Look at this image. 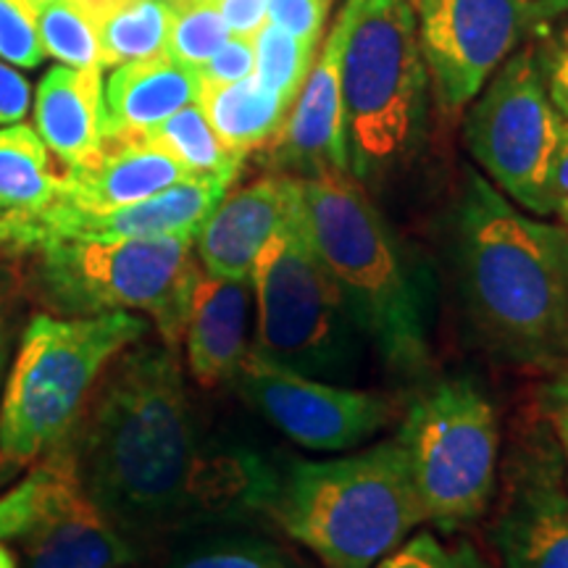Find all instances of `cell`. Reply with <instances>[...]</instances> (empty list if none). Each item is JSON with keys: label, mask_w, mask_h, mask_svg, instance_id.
I'll use <instances>...</instances> for the list:
<instances>
[{"label": "cell", "mask_w": 568, "mask_h": 568, "mask_svg": "<svg viewBox=\"0 0 568 568\" xmlns=\"http://www.w3.org/2000/svg\"><path fill=\"white\" fill-rule=\"evenodd\" d=\"M205 447L176 351L134 343L111 361L71 450L88 495L126 537L190 521Z\"/></svg>", "instance_id": "1"}, {"label": "cell", "mask_w": 568, "mask_h": 568, "mask_svg": "<svg viewBox=\"0 0 568 568\" xmlns=\"http://www.w3.org/2000/svg\"><path fill=\"white\" fill-rule=\"evenodd\" d=\"M458 280L474 326L510 364L568 366L566 226L518 211L468 172L456 209Z\"/></svg>", "instance_id": "2"}, {"label": "cell", "mask_w": 568, "mask_h": 568, "mask_svg": "<svg viewBox=\"0 0 568 568\" xmlns=\"http://www.w3.org/2000/svg\"><path fill=\"white\" fill-rule=\"evenodd\" d=\"M297 211L366 343L395 372H422L429 361L424 295L361 180L339 169L297 176Z\"/></svg>", "instance_id": "3"}, {"label": "cell", "mask_w": 568, "mask_h": 568, "mask_svg": "<svg viewBox=\"0 0 568 568\" xmlns=\"http://www.w3.org/2000/svg\"><path fill=\"white\" fill-rule=\"evenodd\" d=\"M268 516L326 568H374L426 521L397 437L343 458H293Z\"/></svg>", "instance_id": "4"}, {"label": "cell", "mask_w": 568, "mask_h": 568, "mask_svg": "<svg viewBox=\"0 0 568 568\" xmlns=\"http://www.w3.org/2000/svg\"><path fill=\"white\" fill-rule=\"evenodd\" d=\"M145 332V318L130 311L32 316L3 385L0 464L19 468L53 450L80 422L111 361Z\"/></svg>", "instance_id": "5"}, {"label": "cell", "mask_w": 568, "mask_h": 568, "mask_svg": "<svg viewBox=\"0 0 568 568\" xmlns=\"http://www.w3.org/2000/svg\"><path fill=\"white\" fill-rule=\"evenodd\" d=\"M339 55L347 151L355 180H372L406 159L424 119L429 74L414 0H345Z\"/></svg>", "instance_id": "6"}, {"label": "cell", "mask_w": 568, "mask_h": 568, "mask_svg": "<svg viewBox=\"0 0 568 568\" xmlns=\"http://www.w3.org/2000/svg\"><path fill=\"white\" fill-rule=\"evenodd\" d=\"M193 247L195 234L51 243L32 253L34 282L63 316H151L163 345L176 351L201 274Z\"/></svg>", "instance_id": "7"}, {"label": "cell", "mask_w": 568, "mask_h": 568, "mask_svg": "<svg viewBox=\"0 0 568 568\" xmlns=\"http://www.w3.org/2000/svg\"><path fill=\"white\" fill-rule=\"evenodd\" d=\"M251 287V351L314 379L335 385L353 379L366 337L311 245L297 201L282 230L255 258Z\"/></svg>", "instance_id": "8"}, {"label": "cell", "mask_w": 568, "mask_h": 568, "mask_svg": "<svg viewBox=\"0 0 568 568\" xmlns=\"http://www.w3.org/2000/svg\"><path fill=\"white\" fill-rule=\"evenodd\" d=\"M397 443L426 521L458 529L493 500L500 464V422L493 400L468 376H447L408 406Z\"/></svg>", "instance_id": "9"}, {"label": "cell", "mask_w": 568, "mask_h": 568, "mask_svg": "<svg viewBox=\"0 0 568 568\" xmlns=\"http://www.w3.org/2000/svg\"><path fill=\"white\" fill-rule=\"evenodd\" d=\"M471 103L466 142L474 161L518 209L556 213V169L568 122L545 90L535 45L527 42L503 61Z\"/></svg>", "instance_id": "10"}, {"label": "cell", "mask_w": 568, "mask_h": 568, "mask_svg": "<svg viewBox=\"0 0 568 568\" xmlns=\"http://www.w3.org/2000/svg\"><path fill=\"white\" fill-rule=\"evenodd\" d=\"M418 42L445 113L466 109L518 48L568 13V0H414Z\"/></svg>", "instance_id": "11"}, {"label": "cell", "mask_w": 568, "mask_h": 568, "mask_svg": "<svg viewBox=\"0 0 568 568\" xmlns=\"http://www.w3.org/2000/svg\"><path fill=\"white\" fill-rule=\"evenodd\" d=\"M0 542H19L27 568H124L132 560V545L84 489L71 447L0 497Z\"/></svg>", "instance_id": "12"}, {"label": "cell", "mask_w": 568, "mask_h": 568, "mask_svg": "<svg viewBox=\"0 0 568 568\" xmlns=\"http://www.w3.org/2000/svg\"><path fill=\"white\" fill-rule=\"evenodd\" d=\"M232 382L284 437L314 453H343L364 445L400 408V400L389 393L314 379L255 351H247Z\"/></svg>", "instance_id": "13"}, {"label": "cell", "mask_w": 568, "mask_h": 568, "mask_svg": "<svg viewBox=\"0 0 568 568\" xmlns=\"http://www.w3.org/2000/svg\"><path fill=\"white\" fill-rule=\"evenodd\" d=\"M493 539L506 568H568V481L542 414L521 432L503 466Z\"/></svg>", "instance_id": "14"}, {"label": "cell", "mask_w": 568, "mask_h": 568, "mask_svg": "<svg viewBox=\"0 0 568 568\" xmlns=\"http://www.w3.org/2000/svg\"><path fill=\"white\" fill-rule=\"evenodd\" d=\"M232 182L216 176H187L145 201L113 211H77L48 203L32 213L0 219V251L34 253L67 240H132L201 232L205 219L226 195Z\"/></svg>", "instance_id": "15"}, {"label": "cell", "mask_w": 568, "mask_h": 568, "mask_svg": "<svg viewBox=\"0 0 568 568\" xmlns=\"http://www.w3.org/2000/svg\"><path fill=\"white\" fill-rule=\"evenodd\" d=\"M347 17L351 11L345 3L280 132L264 148L276 174L308 176L324 169L351 172L343 84H339V55H343Z\"/></svg>", "instance_id": "16"}, {"label": "cell", "mask_w": 568, "mask_h": 568, "mask_svg": "<svg viewBox=\"0 0 568 568\" xmlns=\"http://www.w3.org/2000/svg\"><path fill=\"white\" fill-rule=\"evenodd\" d=\"M297 201V176L266 174L219 201L195 237L197 264L224 280H251L264 245L282 230Z\"/></svg>", "instance_id": "17"}, {"label": "cell", "mask_w": 568, "mask_h": 568, "mask_svg": "<svg viewBox=\"0 0 568 568\" xmlns=\"http://www.w3.org/2000/svg\"><path fill=\"white\" fill-rule=\"evenodd\" d=\"M182 163L145 138L105 140L101 153L67 169L53 203L77 211H113L187 180Z\"/></svg>", "instance_id": "18"}, {"label": "cell", "mask_w": 568, "mask_h": 568, "mask_svg": "<svg viewBox=\"0 0 568 568\" xmlns=\"http://www.w3.org/2000/svg\"><path fill=\"white\" fill-rule=\"evenodd\" d=\"M251 280L197 274L184 322V353L187 368L201 387L232 382L251 351L247 318H251Z\"/></svg>", "instance_id": "19"}, {"label": "cell", "mask_w": 568, "mask_h": 568, "mask_svg": "<svg viewBox=\"0 0 568 568\" xmlns=\"http://www.w3.org/2000/svg\"><path fill=\"white\" fill-rule=\"evenodd\" d=\"M34 132L67 169L82 166L105 142L103 69L53 67L34 98Z\"/></svg>", "instance_id": "20"}, {"label": "cell", "mask_w": 568, "mask_h": 568, "mask_svg": "<svg viewBox=\"0 0 568 568\" xmlns=\"http://www.w3.org/2000/svg\"><path fill=\"white\" fill-rule=\"evenodd\" d=\"M201 90L197 69L166 53L116 67L105 82V140L142 138L184 105L197 103Z\"/></svg>", "instance_id": "21"}, {"label": "cell", "mask_w": 568, "mask_h": 568, "mask_svg": "<svg viewBox=\"0 0 568 568\" xmlns=\"http://www.w3.org/2000/svg\"><path fill=\"white\" fill-rule=\"evenodd\" d=\"M197 103L219 140L240 159L266 148L293 105L276 92L266 90L255 80V74L232 84L203 88Z\"/></svg>", "instance_id": "22"}, {"label": "cell", "mask_w": 568, "mask_h": 568, "mask_svg": "<svg viewBox=\"0 0 568 568\" xmlns=\"http://www.w3.org/2000/svg\"><path fill=\"white\" fill-rule=\"evenodd\" d=\"M51 151L24 122L0 126V219L45 209L59 195Z\"/></svg>", "instance_id": "23"}, {"label": "cell", "mask_w": 568, "mask_h": 568, "mask_svg": "<svg viewBox=\"0 0 568 568\" xmlns=\"http://www.w3.org/2000/svg\"><path fill=\"white\" fill-rule=\"evenodd\" d=\"M174 13L169 0H116L109 6L95 19L103 69L163 55Z\"/></svg>", "instance_id": "24"}, {"label": "cell", "mask_w": 568, "mask_h": 568, "mask_svg": "<svg viewBox=\"0 0 568 568\" xmlns=\"http://www.w3.org/2000/svg\"><path fill=\"white\" fill-rule=\"evenodd\" d=\"M142 138L155 142L172 159L180 161L190 176H216V180L234 182L245 161L219 140L201 103L184 105L182 111H176L174 116H169L166 122H161Z\"/></svg>", "instance_id": "25"}, {"label": "cell", "mask_w": 568, "mask_h": 568, "mask_svg": "<svg viewBox=\"0 0 568 568\" xmlns=\"http://www.w3.org/2000/svg\"><path fill=\"white\" fill-rule=\"evenodd\" d=\"M38 32L45 55H51L63 67L103 69L95 19L71 0H51L42 6L38 11Z\"/></svg>", "instance_id": "26"}, {"label": "cell", "mask_w": 568, "mask_h": 568, "mask_svg": "<svg viewBox=\"0 0 568 568\" xmlns=\"http://www.w3.org/2000/svg\"><path fill=\"white\" fill-rule=\"evenodd\" d=\"M255 45V80L266 90L282 95L284 101L295 103L305 77H308L318 53V42L295 38V34L266 24L253 38Z\"/></svg>", "instance_id": "27"}, {"label": "cell", "mask_w": 568, "mask_h": 568, "mask_svg": "<svg viewBox=\"0 0 568 568\" xmlns=\"http://www.w3.org/2000/svg\"><path fill=\"white\" fill-rule=\"evenodd\" d=\"M226 40H230V30L216 6L197 0V3L176 9L163 53L182 67L201 69Z\"/></svg>", "instance_id": "28"}, {"label": "cell", "mask_w": 568, "mask_h": 568, "mask_svg": "<svg viewBox=\"0 0 568 568\" xmlns=\"http://www.w3.org/2000/svg\"><path fill=\"white\" fill-rule=\"evenodd\" d=\"M169 568H297L276 545L255 537H224L187 550Z\"/></svg>", "instance_id": "29"}, {"label": "cell", "mask_w": 568, "mask_h": 568, "mask_svg": "<svg viewBox=\"0 0 568 568\" xmlns=\"http://www.w3.org/2000/svg\"><path fill=\"white\" fill-rule=\"evenodd\" d=\"M45 59L38 32V6L30 0H0V61L34 69Z\"/></svg>", "instance_id": "30"}, {"label": "cell", "mask_w": 568, "mask_h": 568, "mask_svg": "<svg viewBox=\"0 0 568 568\" xmlns=\"http://www.w3.org/2000/svg\"><path fill=\"white\" fill-rule=\"evenodd\" d=\"M374 568H489L471 545H447L432 531L406 539Z\"/></svg>", "instance_id": "31"}, {"label": "cell", "mask_w": 568, "mask_h": 568, "mask_svg": "<svg viewBox=\"0 0 568 568\" xmlns=\"http://www.w3.org/2000/svg\"><path fill=\"white\" fill-rule=\"evenodd\" d=\"M537 55L539 74L548 90L552 105L568 122V13L552 21L531 40Z\"/></svg>", "instance_id": "32"}, {"label": "cell", "mask_w": 568, "mask_h": 568, "mask_svg": "<svg viewBox=\"0 0 568 568\" xmlns=\"http://www.w3.org/2000/svg\"><path fill=\"white\" fill-rule=\"evenodd\" d=\"M332 6L335 0H268V24L301 40L318 42Z\"/></svg>", "instance_id": "33"}, {"label": "cell", "mask_w": 568, "mask_h": 568, "mask_svg": "<svg viewBox=\"0 0 568 568\" xmlns=\"http://www.w3.org/2000/svg\"><path fill=\"white\" fill-rule=\"evenodd\" d=\"M255 71V45L253 38H240L230 34V40L211 55L209 61L197 69L203 88H219V84H232L245 80Z\"/></svg>", "instance_id": "34"}, {"label": "cell", "mask_w": 568, "mask_h": 568, "mask_svg": "<svg viewBox=\"0 0 568 568\" xmlns=\"http://www.w3.org/2000/svg\"><path fill=\"white\" fill-rule=\"evenodd\" d=\"M537 410L548 418L552 435L558 439L560 458H564V471L568 481V366L552 372V376L539 389Z\"/></svg>", "instance_id": "35"}, {"label": "cell", "mask_w": 568, "mask_h": 568, "mask_svg": "<svg viewBox=\"0 0 568 568\" xmlns=\"http://www.w3.org/2000/svg\"><path fill=\"white\" fill-rule=\"evenodd\" d=\"M226 30L240 38H255L268 24V0H213Z\"/></svg>", "instance_id": "36"}, {"label": "cell", "mask_w": 568, "mask_h": 568, "mask_svg": "<svg viewBox=\"0 0 568 568\" xmlns=\"http://www.w3.org/2000/svg\"><path fill=\"white\" fill-rule=\"evenodd\" d=\"M32 103L30 82L11 63L0 61V126L24 122Z\"/></svg>", "instance_id": "37"}, {"label": "cell", "mask_w": 568, "mask_h": 568, "mask_svg": "<svg viewBox=\"0 0 568 568\" xmlns=\"http://www.w3.org/2000/svg\"><path fill=\"white\" fill-rule=\"evenodd\" d=\"M556 193L558 203L568 201V124L564 142H560V155H558V169H556Z\"/></svg>", "instance_id": "38"}, {"label": "cell", "mask_w": 568, "mask_h": 568, "mask_svg": "<svg viewBox=\"0 0 568 568\" xmlns=\"http://www.w3.org/2000/svg\"><path fill=\"white\" fill-rule=\"evenodd\" d=\"M6 366H9V326H6V316L0 311V387L6 379Z\"/></svg>", "instance_id": "39"}, {"label": "cell", "mask_w": 568, "mask_h": 568, "mask_svg": "<svg viewBox=\"0 0 568 568\" xmlns=\"http://www.w3.org/2000/svg\"><path fill=\"white\" fill-rule=\"evenodd\" d=\"M71 3L80 6L82 11H88L92 19H98L105 9H109V6L116 3V0H71Z\"/></svg>", "instance_id": "40"}, {"label": "cell", "mask_w": 568, "mask_h": 568, "mask_svg": "<svg viewBox=\"0 0 568 568\" xmlns=\"http://www.w3.org/2000/svg\"><path fill=\"white\" fill-rule=\"evenodd\" d=\"M0 568H17V558L6 548V542H0Z\"/></svg>", "instance_id": "41"}, {"label": "cell", "mask_w": 568, "mask_h": 568, "mask_svg": "<svg viewBox=\"0 0 568 568\" xmlns=\"http://www.w3.org/2000/svg\"><path fill=\"white\" fill-rule=\"evenodd\" d=\"M556 213H558V216H560V222H564V224L568 226V201H560V203H558V211H556Z\"/></svg>", "instance_id": "42"}, {"label": "cell", "mask_w": 568, "mask_h": 568, "mask_svg": "<svg viewBox=\"0 0 568 568\" xmlns=\"http://www.w3.org/2000/svg\"><path fill=\"white\" fill-rule=\"evenodd\" d=\"M169 3H172V6H174V9H180V6H187V3H190V0H169Z\"/></svg>", "instance_id": "43"}, {"label": "cell", "mask_w": 568, "mask_h": 568, "mask_svg": "<svg viewBox=\"0 0 568 568\" xmlns=\"http://www.w3.org/2000/svg\"><path fill=\"white\" fill-rule=\"evenodd\" d=\"M30 3H32V6H38V11H40L42 6H45V3H51V0H30Z\"/></svg>", "instance_id": "44"}, {"label": "cell", "mask_w": 568, "mask_h": 568, "mask_svg": "<svg viewBox=\"0 0 568 568\" xmlns=\"http://www.w3.org/2000/svg\"><path fill=\"white\" fill-rule=\"evenodd\" d=\"M190 3H197V0H190ZM203 3H213V0H203Z\"/></svg>", "instance_id": "45"}, {"label": "cell", "mask_w": 568, "mask_h": 568, "mask_svg": "<svg viewBox=\"0 0 568 568\" xmlns=\"http://www.w3.org/2000/svg\"><path fill=\"white\" fill-rule=\"evenodd\" d=\"M566 226V224H564ZM566 237H568V226H566Z\"/></svg>", "instance_id": "46"}]
</instances>
